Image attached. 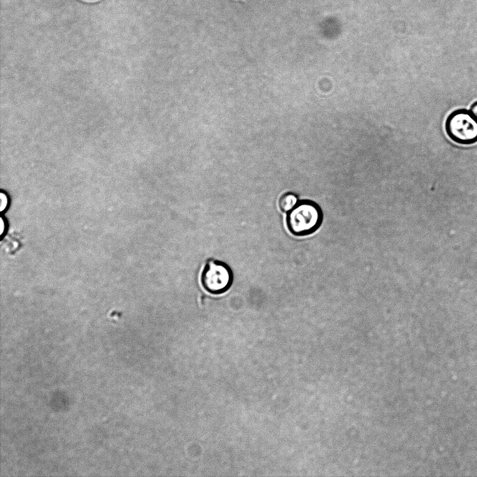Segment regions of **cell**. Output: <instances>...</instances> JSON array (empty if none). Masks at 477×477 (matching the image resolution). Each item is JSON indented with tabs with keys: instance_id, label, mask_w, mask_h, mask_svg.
<instances>
[{
	"instance_id": "cell-7",
	"label": "cell",
	"mask_w": 477,
	"mask_h": 477,
	"mask_svg": "<svg viewBox=\"0 0 477 477\" xmlns=\"http://www.w3.org/2000/svg\"><path fill=\"white\" fill-rule=\"evenodd\" d=\"M4 226H4L3 219H0V234L1 235L3 234V233L4 231Z\"/></svg>"
},
{
	"instance_id": "cell-8",
	"label": "cell",
	"mask_w": 477,
	"mask_h": 477,
	"mask_svg": "<svg viewBox=\"0 0 477 477\" xmlns=\"http://www.w3.org/2000/svg\"><path fill=\"white\" fill-rule=\"evenodd\" d=\"M90 1H94V0H90Z\"/></svg>"
},
{
	"instance_id": "cell-2",
	"label": "cell",
	"mask_w": 477,
	"mask_h": 477,
	"mask_svg": "<svg viewBox=\"0 0 477 477\" xmlns=\"http://www.w3.org/2000/svg\"><path fill=\"white\" fill-rule=\"evenodd\" d=\"M233 280L231 267L226 263L213 258L206 261L200 275L202 287L207 293L215 295L227 292Z\"/></svg>"
},
{
	"instance_id": "cell-6",
	"label": "cell",
	"mask_w": 477,
	"mask_h": 477,
	"mask_svg": "<svg viewBox=\"0 0 477 477\" xmlns=\"http://www.w3.org/2000/svg\"><path fill=\"white\" fill-rule=\"evenodd\" d=\"M470 112L473 115V116L477 119V101L471 105Z\"/></svg>"
},
{
	"instance_id": "cell-1",
	"label": "cell",
	"mask_w": 477,
	"mask_h": 477,
	"mask_svg": "<svg viewBox=\"0 0 477 477\" xmlns=\"http://www.w3.org/2000/svg\"><path fill=\"white\" fill-rule=\"evenodd\" d=\"M323 219L322 210L316 203L302 200L287 212L286 223L292 235L302 237L316 231L320 228Z\"/></svg>"
},
{
	"instance_id": "cell-5",
	"label": "cell",
	"mask_w": 477,
	"mask_h": 477,
	"mask_svg": "<svg viewBox=\"0 0 477 477\" xmlns=\"http://www.w3.org/2000/svg\"><path fill=\"white\" fill-rule=\"evenodd\" d=\"M0 199H1V205H0V210L1 211H3V210L6 209L7 204H8V198L7 196H6L5 193L3 192L1 193L0 195Z\"/></svg>"
},
{
	"instance_id": "cell-3",
	"label": "cell",
	"mask_w": 477,
	"mask_h": 477,
	"mask_svg": "<svg viewBox=\"0 0 477 477\" xmlns=\"http://www.w3.org/2000/svg\"><path fill=\"white\" fill-rule=\"evenodd\" d=\"M448 136L461 145H471L477 141V119L470 111L457 110L449 115L446 122Z\"/></svg>"
},
{
	"instance_id": "cell-4",
	"label": "cell",
	"mask_w": 477,
	"mask_h": 477,
	"mask_svg": "<svg viewBox=\"0 0 477 477\" xmlns=\"http://www.w3.org/2000/svg\"><path fill=\"white\" fill-rule=\"evenodd\" d=\"M298 197L295 193L288 192L281 196L278 205L281 212L287 213L298 204Z\"/></svg>"
}]
</instances>
